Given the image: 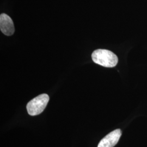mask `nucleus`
<instances>
[{"mask_svg":"<svg viewBox=\"0 0 147 147\" xmlns=\"http://www.w3.org/2000/svg\"><path fill=\"white\" fill-rule=\"evenodd\" d=\"M93 61L96 64L107 68H113L116 66L118 58L113 53L108 50L98 49L92 55Z\"/></svg>","mask_w":147,"mask_h":147,"instance_id":"1","label":"nucleus"},{"mask_svg":"<svg viewBox=\"0 0 147 147\" xmlns=\"http://www.w3.org/2000/svg\"><path fill=\"white\" fill-rule=\"evenodd\" d=\"M121 136V129H116L111 132L99 142L98 147H113L119 141Z\"/></svg>","mask_w":147,"mask_h":147,"instance_id":"3","label":"nucleus"},{"mask_svg":"<svg viewBox=\"0 0 147 147\" xmlns=\"http://www.w3.org/2000/svg\"><path fill=\"white\" fill-rule=\"evenodd\" d=\"M0 29L7 36L13 35L15 31L14 23L9 16L2 13L0 16Z\"/></svg>","mask_w":147,"mask_h":147,"instance_id":"4","label":"nucleus"},{"mask_svg":"<svg viewBox=\"0 0 147 147\" xmlns=\"http://www.w3.org/2000/svg\"><path fill=\"white\" fill-rule=\"evenodd\" d=\"M49 101V96L47 94L39 95L29 101L26 106L28 113L30 116H37L45 110Z\"/></svg>","mask_w":147,"mask_h":147,"instance_id":"2","label":"nucleus"}]
</instances>
